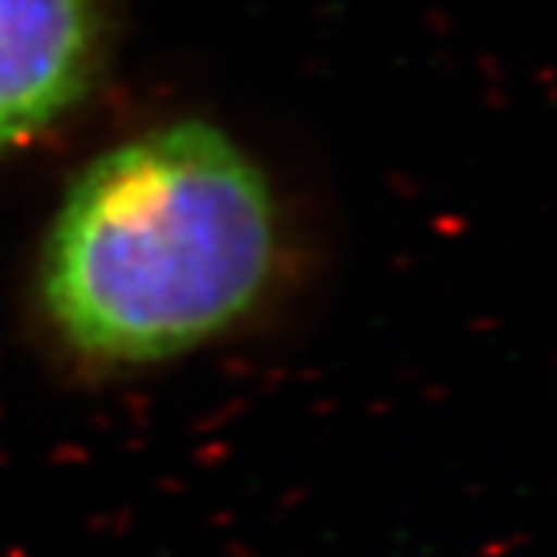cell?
Returning <instances> with one entry per match:
<instances>
[{"label":"cell","mask_w":557,"mask_h":557,"mask_svg":"<svg viewBox=\"0 0 557 557\" xmlns=\"http://www.w3.org/2000/svg\"><path fill=\"white\" fill-rule=\"evenodd\" d=\"M285 230L251 152L211 121L109 146L40 242V329L84 372L119 375L233 335L276 292Z\"/></svg>","instance_id":"1"},{"label":"cell","mask_w":557,"mask_h":557,"mask_svg":"<svg viewBox=\"0 0 557 557\" xmlns=\"http://www.w3.org/2000/svg\"><path fill=\"white\" fill-rule=\"evenodd\" d=\"M102 0H0V152L62 121L97 84Z\"/></svg>","instance_id":"2"}]
</instances>
